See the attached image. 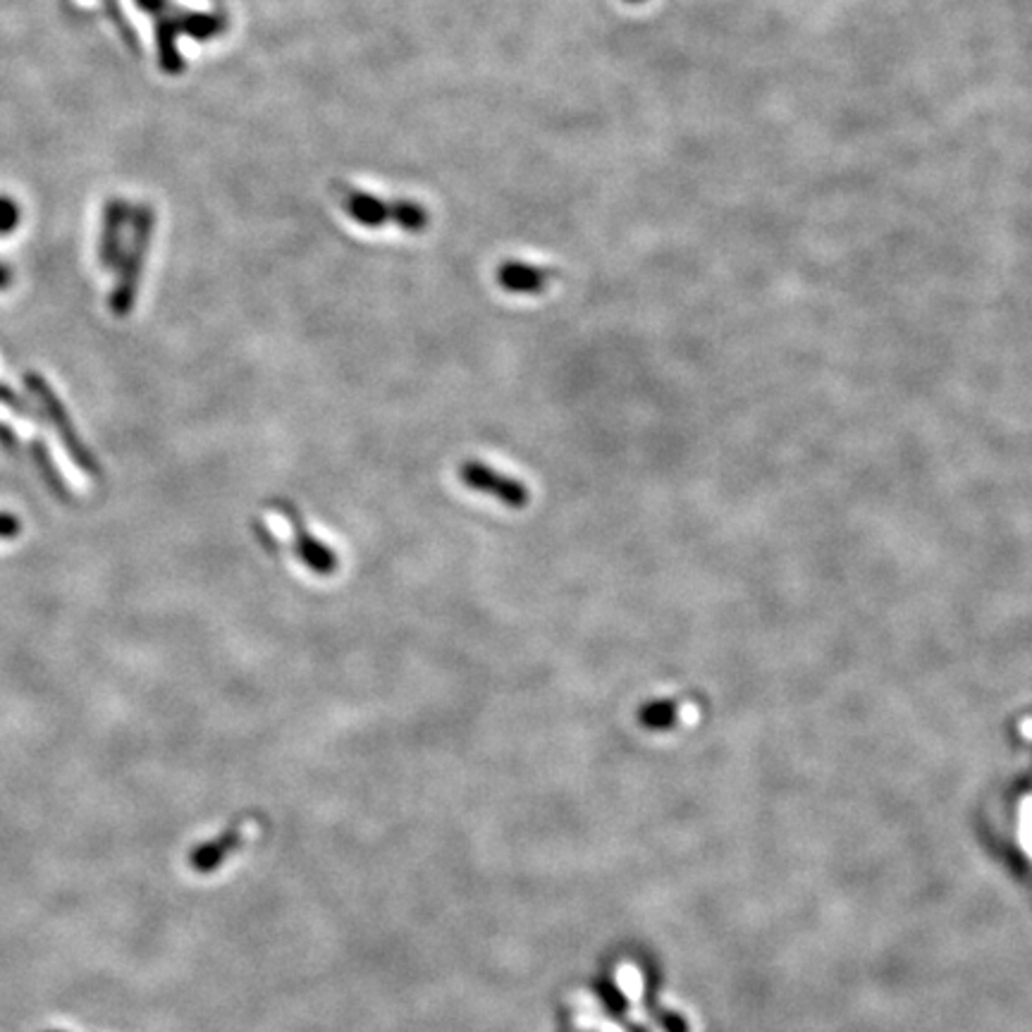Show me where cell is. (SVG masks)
Returning a JSON list of instances; mask_svg holds the SVG:
<instances>
[{
	"label": "cell",
	"mask_w": 1032,
	"mask_h": 1032,
	"mask_svg": "<svg viewBox=\"0 0 1032 1032\" xmlns=\"http://www.w3.org/2000/svg\"><path fill=\"white\" fill-rule=\"evenodd\" d=\"M460 480L468 490L488 495V498L498 500L507 509H526L531 505V490L526 483L498 472V468L480 460H466L460 466Z\"/></svg>",
	"instance_id": "7a4b0ae2"
},
{
	"label": "cell",
	"mask_w": 1032,
	"mask_h": 1032,
	"mask_svg": "<svg viewBox=\"0 0 1032 1032\" xmlns=\"http://www.w3.org/2000/svg\"><path fill=\"white\" fill-rule=\"evenodd\" d=\"M553 280L555 270L524 260H505L498 268V282L509 294H543Z\"/></svg>",
	"instance_id": "5b68a950"
},
{
	"label": "cell",
	"mask_w": 1032,
	"mask_h": 1032,
	"mask_svg": "<svg viewBox=\"0 0 1032 1032\" xmlns=\"http://www.w3.org/2000/svg\"><path fill=\"white\" fill-rule=\"evenodd\" d=\"M273 507L278 509V512L285 517V521L292 529L294 553H297L299 561H302L304 567H309L313 573H316V577H333V573L339 569V557H337V553L333 550V547L328 543L318 541L316 535L311 533V529L306 526V521L302 519V514H299V509L292 502L276 500V502H273Z\"/></svg>",
	"instance_id": "3957f363"
},
{
	"label": "cell",
	"mask_w": 1032,
	"mask_h": 1032,
	"mask_svg": "<svg viewBox=\"0 0 1032 1032\" xmlns=\"http://www.w3.org/2000/svg\"><path fill=\"white\" fill-rule=\"evenodd\" d=\"M629 3H643V0H629Z\"/></svg>",
	"instance_id": "9c48e42d"
},
{
	"label": "cell",
	"mask_w": 1032,
	"mask_h": 1032,
	"mask_svg": "<svg viewBox=\"0 0 1032 1032\" xmlns=\"http://www.w3.org/2000/svg\"><path fill=\"white\" fill-rule=\"evenodd\" d=\"M151 230H153V213L149 211V208H141V211H137L135 216L132 250H129V256L125 260L120 285H117V290L113 294V311L117 313V316H127V313L132 311L137 290H139L143 258H147V250L151 242Z\"/></svg>",
	"instance_id": "277c9868"
},
{
	"label": "cell",
	"mask_w": 1032,
	"mask_h": 1032,
	"mask_svg": "<svg viewBox=\"0 0 1032 1032\" xmlns=\"http://www.w3.org/2000/svg\"><path fill=\"white\" fill-rule=\"evenodd\" d=\"M339 201H343L345 213L363 228H383L387 223H395L404 232L419 234L428 228L430 216L426 206L409 201V199H392L383 201L373 194H366L361 189L345 187L339 192Z\"/></svg>",
	"instance_id": "6da1fadb"
},
{
	"label": "cell",
	"mask_w": 1032,
	"mask_h": 1032,
	"mask_svg": "<svg viewBox=\"0 0 1032 1032\" xmlns=\"http://www.w3.org/2000/svg\"><path fill=\"white\" fill-rule=\"evenodd\" d=\"M42 387H44V385H42ZM44 395H46V399H48V404H50V414H54V419H56V421H58V419L62 421V411H60V407H58V402H56L54 397H50V392H48L46 387H44ZM62 430H65V442H68L70 450H72L77 456H80V462H84L86 466H91L89 456H86V454H84V450L80 448V442H74V436H72L70 426H68V424H62Z\"/></svg>",
	"instance_id": "8992f818"
},
{
	"label": "cell",
	"mask_w": 1032,
	"mask_h": 1032,
	"mask_svg": "<svg viewBox=\"0 0 1032 1032\" xmlns=\"http://www.w3.org/2000/svg\"><path fill=\"white\" fill-rule=\"evenodd\" d=\"M22 531V521L12 514H0V538H15Z\"/></svg>",
	"instance_id": "52a82bcc"
},
{
	"label": "cell",
	"mask_w": 1032,
	"mask_h": 1032,
	"mask_svg": "<svg viewBox=\"0 0 1032 1032\" xmlns=\"http://www.w3.org/2000/svg\"><path fill=\"white\" fill-rule=\"evenodd\" d=\"M5 280H8V276H5V273H3V270H0V287H3V285H5Z\"/></svg>",
	"instance_id": "ba28073f"
}]
</instances>
